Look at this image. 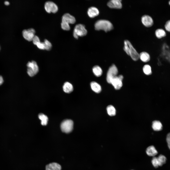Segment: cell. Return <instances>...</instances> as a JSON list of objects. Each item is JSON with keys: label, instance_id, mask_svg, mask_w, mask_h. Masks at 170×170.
<instances>
[{"label": "cell", "instance_id": "17", "mask_svg": "<svg viewBox=\"0 0 170 170\" xmlns=\"http://www.w3.org/2000/svg\"><path fill=\"white\" fill-rule=\"evenodd\" d=\"M152 127L154 130L156 131L161 130L162 128V126L161 123L157 120H155L153 122Z\"/></svg>", "mask_w": 170, "mask_h": 170}, {"label": "cell", "instance_id": "7", "mask_svg": "<svg viewBox=\"0 0 170 170\" xmlns=\"http://www.w3.org/2000/svg\"><path fill=\"white\" fill-rule=\"evenodd\" d=\"M118 72V69L114 64H112L109 68L106 77L107 82L110 84L112 79L117 76Z\"/></svg>", "mask_w": 170, "mask_h": 170}, {"label": "cell", "instance_id": "34", "mask_svg": "<svg viewBox=\"0 0 170 170\" xmlns=\"http://www.w3.org/2000/svg\"><path fill=\"white\" fill-rule=\"evenodd\" d=\"M166 138L170 139V132L168 133L167 135Z\"/></svg>", "mask_w": 170, "mask_h": 170}, {"label": "cell", "instance_id": "36", "mask_svg": "<svg viewBox=\"0 0 170 170\" xmlns=\"http://www.w3.org/2000/svg\"><path fill=\"white\" fill-rule=\"evenodd\" d=\"M169 4L170 5V0L168 2Z\"/></svg>", "mask_w": 170, "mask_h": 170}, {"label": "cell", "instance_id": "1", "mask_svg": "<svg viewBox=\"0 0 170 170\" xmlns=\"http://www.w3.org/2000/svg\"><path fill=\"white\" fill-rule=\"evenodd\" d=\"M95 30H102L106 32L112 30L113 26L110 21L106 20H100L97 21L94 25Z\"/></svg>", "mask_w": 170, "mask_h": 170}, {"label": "cell", "instance_id": "11", "mask_svg": "<svg viewBox=\"0 0 170 170\" xmlns=\"http://www.w3.org/2000/svg\"><path fill=\"white\" fill-rule=\"evenodd\" d=\"M141 20L142 24L146 27H151L153 24V18L149 15H143L142 17Z\"/></svg>", "mask_w": 170, "mask_h": 170}, {"label": "cell", "instance_id": "15", "mask_svg": "<svg viewBox=\"0 0 170 170\" xmlns=\"http://www.w3.org/2000/svg\"><path fill=\"white\" fill-rule=\"evenodd\" d=\"M64 91L65 93H71L73 90V87L72 85L68 82H65L63 87Z\"/></svg>", "mask_w": 170, "mask_h": 170}, {"label": "cell", "instance_id": "2", "mask_svg": "<svg viewBox=\"0 0 170 170\" xmlns=\"http://www.w3.org/2000/svg\"><path fill=\"white\" fill-rule=\"evenodd\" d=\"M123 49L126 54L130 55L133 60L137 61L139 58V54L131 43L128 40L124 44Z\"/></svg>", "mask_w": 170, "mask_h": 170}, {"label": "cell", "instance_id": "3", "mask_svg": "<svg viewBox=\"0 0 170 170\" xmlns=\"http://www.w3.org/2000/svg\"><path fill=\"white\" fill-rule=\"evenodd\" d=\"M75 22V19L73 16L68 13H65L62 17L61 27L64 30H69L70 28L69 24H74Z\"/></svg>", "mask_w": 170, "mask_h": 170}, {"label": "cell", "instance_id": "37", "mask_svg": "<svg viewBox=\"0 0 170 170\" xmlns=\"http://www.w3.org/2000/svg\"></svg>", "mask_w": 170, "mask_h": 170}, {"label": "cell", "instance_id": "27", "mask_svg": "<svg viewBox=\"0 0 170 170\" xmlns=\"http://www.w3.org/2000/svg\"><path fill=\"white\" fill-rule=\"evenodd\" d=\"M152 164L155 168H157L159 166L157 160V157L154 156L153 157L151 161Z\"/></svg>", "mask_w": 170, "mask_h": 170}, {"label": "cell", "instance_id": "6", "mask_svg": "<svg viewBox=\"0 0 170 170\" xmlns=\"http://www.w3.org/2000/svg\"><path fill=\"white\" fill-rule=\"evenodd\" d=\"M73 125L72 121L70 119H66L62 122L61 124L60 128L63 132L68 133L72 130Z\"/></svg>", "mask_w": 170, "mask_h": 170}, {"label": "cell", "instance_id": "31", "mask_svg": "<svg viewBox=\"0 0 170 170\" xmlns=\"http://www.w3.org/2000/svg\"><path fill=\"white\" fill-rule=\"evenodd\" d=\"M166 141L168 147L169 149H170V140L166 139Z\"/></svg>", "mask_w": 170, "mask_h": 170}, {"label": "cell", "instance_id": "35", "mask_svg": "<svg viewBox=\"0 0 170 170\" xmlns=\"http://www.w3.org/2000/svg\"><path fill=\"white\" fill-rule=\"evenodd\" d=\"M6 5H8L9 4V3L8 1H5L4 3Z\"/></svg>", "mask_w": 170, "mask_h": 170}, {"label": "cell", "instance_id": "22", "mask_svg": "<svg viewBox=\"0 0 170 170\" xmlns=\"http://www.w3.org/2000/svg\"><path fill=\"white\" fill-rule=\"evenodd\" d=\"M52 170H61V167L59 164L56 162H52L47 165Z\"/></svg>", "mask_w": 170, "mask_h": 170}, {"label": "cell", "instance_id": "10", "mask_svg": "<svg viewBox=\"0 0 170 170\" xmlns=\"http://www.w3.org/2000/svg\"><path fill=\"white\" fill-rule=\"evenodd\" d=\"M35 30L32 28L24 30L22 31L23 37L25 39L29 41H32L35 35Z\"/></svg>", "mask_w": 170, "mask_h": 170}, {"label": "cell", "instance_id": "9", "mask_svg": "<svg viewBox=\"0 0 170 170\" xmlns=\"http://www.w3.org/2000/svg\"><path fill=\"white\" fill-rule=\"evenodd\" d=\"M44 8L46 11L49 13L51 12L55 13L58 10L57 5L53 2L51 1H48L46 2Z\"/></svg>", "mask_w": 170, "mask_h": 170}, {"label": "cell", "instance_id": "19", "mask_svg": "<svg viewBox=\"0 0 170 170\" xmlns=\"http://www.w3.org/2000/svg\"><path fill=\"white\" fill-rule=\"evenodd\" d=\"M155 34L156 37L158 39L161 38L166 35V33L165 30L161 28L157 29L155 31Z\"/></svg>", "mask_w": 170, "mask_h": 170}, {"label": "cell", "instance_id": "28", "mask_svg": "<svg viewBox=\"0 0 170 170\" xmlns=\"http://www.w3.org/2000/svg\"><path fill=\"white\" fill-rule=\"evenodd\" d=\"M165 28L167 31L170 32V20L166 21L165 25Z\"/></svg>", "mask_w": 170, "mask_h": 170}, {"label": "cell", "instance_id": "16", "mask_svg": "<svg viewBox=\"0 0 170 170\" xmlns=\"http://www.w3.org/2000/svg\"><path fill=\"white\" fill-rule=\"evenodd\" d=\"M90 86L92 90L96 93H99L101 91V87L98 83L95 81L90 83Z\"/></svg>", "mask_w": 170, "mask_h": 170}, {"label": "cell", "instance_id": "5", "mask_svg": "<svg viewBox=\"0 0 170 170\" xmlns=\"http://www.w3.org/2000/svg\"><path fill=\"white\" fill-rule=\"evenodd\" d=\"M87 33V31L85 28V26L79 24L75 26L73 31V36L74 38L77 39L79 36H85Z\"/></svg>", "mask_w": 170, "mask_h": 170}, {"label": "cell", "instance_id": "21", "mask_svg": "<svg viewBox=\"0 0 170 170\" xmlns=\"http://www.w3.org/2000/svg\"><path fill=\"white\" fill-rule=\"evenodd\" d=\"M38 117L41 120L42 125L44 126L47 124L48 119L46 115L40 113L38 115Z\"/></svg>", "mask_w": 170, "mask_h": 170}, {"label": "cell", "instance_id": "14", "mask_svg": "<svg viewBox=\"0 0 170 170\" xmlns=\"http://www.w3.org/2000/svg\"><path fill=\"white\" fill-rule=\"evenodd\" d=\"M147 154L149 156L154 157L158 153V152L155 147L151 145L148 147L146 150Z\"/></svg>", "mask_w": 170, "mask_h": 170}, {"label": "cell", "instance_id": "29", "mask_svg": "<svg viewBox=\"0 0 170 170\" xmlns=\"http://www.w3.org/2000/svg\"><path fill=\"white\" fill-rule=\"evenodd\" d=\"M32 41L33 43L36 45L37 43L40 42V39L38 37L35 35L33 38Z\"/></svg>", "mask_w": 170, "mask_h": 170}, {"label": "cell", "instance_id": "33", "mask_svg": "<svg viewBox=\"0 0 170 170\" xmlns=\"http://www.w3.org/2000/svg\"><path fill=\"white\" fill-rule=\"evenodd\" d=\"M46 170H52L47 165L46 166Z\"/></svg>", "mask_w": 170, "mask_h": 170}, {"label": "cell", "instance_id": "25", "mask_svg": "<svg viewBox=\"0 0 170 170\" xmlns=\"http://www.w3.org/2000/svg\"><path fill=\"white\" fill-rule=\"evenodd\" d=\"M143 71L144 73L147 75H149L152 74L151 67L149 65H144L143 68Z\"/></svg>", "mask_w": 170, "mask_h": 170}, {"label": "cell", "instance_id": "8", "mask_svg": "<svg viewBox=\"0 0 170 170\" xmlns=\"http://www.w3.org/2000/svg\"><path fill=\"white\" fill-rule=\"evenodd\" d=\"M123 76L122 75L117 76L112 79L110 84L112 85L115 89L119 90L123 85Z\"/></svg>", "mask_w": 170, "mask_h": 170}, {"label": "cell", "instance_id": "30", "mask_svg": "<svg viewBox=\"0 0 170 170\" xmlns=\"http://www.w3.org/2000/svg\"><path fill=\"white\" fill-rule=\"evenodd\" d=\"M36 45L39 49L43 50H45L43 42H40L37 43Z\"/></svg>", "mask_w": 170, "mask_h": 170}, {"label": "cell", "instance_id": "12", "mask_svg": "<svg viewBox=\"0 0 170 170\" xmlns=\"http://www.w3.org/2000/svg\"><path fill=\"white\" fill-rule=\"evenodd\" d=\"M121 1V0H111L108 2L107 5L111 8L120 9L122 7Z\"/></svg>", "mask_w": 170, "mask_h": 170}, {"label": "cell", "instance_id": "24", "mask_svg": "<svg viewBox=\"0 0 170 170\" xmlns=\"http://www.w3.org/2000/svg\"><path fill=\"white\" fill-rule=\"evenodd\" d=\"M108 114L110 116H113L115 115L116 110L115 107L112 105L108 106L106 108Z\"/></svg>", "mask_w": 170, "mask_h": 170}, {"label": "cell", "instance_id": "18", "mask_svg": "<svg viewBox=\"0 0 170 170\" xmlns=\"http://www.w3.org/2000/svg\"><path fill=\"white\" fill-rule=\"evenodd\" d=\"M139 55V58L143 62H146L149 61L150 57L149 55L147 52L143 51L140 53Z\"/></svg>", "mask_w": 170, "mask_h": 170}, {"label": "cell", "instance_id": "13", "mask_svg": "<svg viewBox=\"0 0 170 170\" xmlns=\"http://www.w3.org/2000/svg\"><path fill=\"white\" fill-rule=\"evenodd\" d=\"M99 13L98 9L94 7L89 8L87 11L88 16L90 18H93L98 16Z\"/></svg>", "mask_w": 170, "mask_h": 170}, {"label": "cell", "instance_id": "32", "mask_svg": "<svg viewBox=\"0 0 170 170\" xmlns=\"http://www.w3.org/2000/svg\"><path fill=\"white\" fill-rule=\"evenodd\" d=\"M3 80L2 76L0 75V85H1L3 83Z\"/></svg>", "mask_w": 170, "mask_h": 170}, {"label": "cell", "instance_id": "4", "mask_svg": "<svg viewBox=\"0 0 170 170\" xmlns=\"http://www.w3.org/2000/svg\"><path fill=\"white\" fill-rule=\"evenodd\" d=\"M27 72L30 77H33L38 72L39 69L36 62L34 61L29 62L27 64Z\"/></svg>", "mask_w": 170, "mask_h": 170}, {"label": "cell", "instance_id": "20", "mask_svg": "<svg viewBox=\"0 0 170 170\" xmlns=\"http://www.w3.org/2000/svg\"><path fill=\"white\" fill-rule=\"evenodd\" d=\"M93 72L94 75L97 77L101 76L102 74V70L99 66H94L93 68Z\"/></svg>", "mask_w": 170, "mask_h": 170}, {"label": "cell", "instance_id": "26", "mask_svg": "<svg viewBox=\"0 0 170 170\" xmlns=\"http://www.w3.org/2000/svg\"><path fill=\"white\" fill-rule=\"evenodd\" d=\"M45 50L47 51L50 50L52 47V45L51 43L48 40L45 39L43 42Z\"/></svg>", "mask_w": 170, "mask_h": 170}, {"label": "cell", "instance_id": "23", "mask_svg": "<svg viewBox=\"0 0 170 170\" xmlns=\"http://www.w3.org/2000/svg\"><path fill=\"white\" fill-rule=\"evenodd\" d=\"M157 158L159 166H162L166 163V158L163 155H160Z\"/></svg>", "mask_w": 170, "mask_h": 170}]
</instances>
